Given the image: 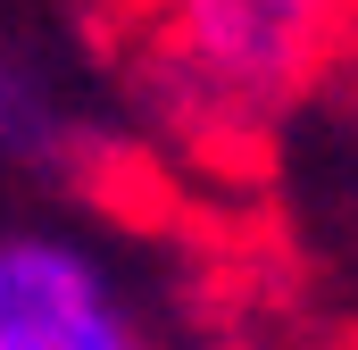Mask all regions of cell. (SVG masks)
I'll list each match as a JSON object with an SVG mask.
<instances>
[{"label":"cell","mask_w":358,"mask_h":350,"mask_svg":"<svg viewBox=\"0 0 358 350\" xmlns=\"http://www.w3.org/2000/svg\"><path fill=\"white\" fill-rule=\"evenodd\" d=\"M67 142H76V125L50 108V92L34 84L25 67L0 59V159H17V167H59Z\"/></svg>","instance_id":"obj_3"},{"label":"cell","mask_w":358,"mask_h":350,"mask_svg":"<svg viewBox=\"0 0 358 350\" xmlns=\"http://www.w3.org/2000/svg\"><path fill=\"white\" fill-rule=\"evenodd\" d=\"M342 0H159L167 67L192 108L259 125L317 76Z\"/></svg>","instance_id":"obj_1"},{"label":"cell","mask_w":358,"mask_h":350,"mask_svg":"<svg viewBox=\"0 0 358 350\" xmlns=\"http://www.w3.org/2000/svg\"><path fill=\"white\" fill-rule=\"evenodd\" d=\"M0 350H150V334L92 251L0 234Z\"/></svg>","instance_id":"obj_2"}]
</instances>
